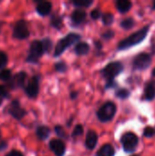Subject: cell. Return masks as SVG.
Masks as SVG:
<instances>
[{"label": "cell", "mask_w": 155, "mask_h": 156, "mask_svg": "<svg viewBox=\"0 0 155 156\" xmlns=\"http://www.w3.org/2000/svg\"><path fill=\"white\" fill-rule=\"evenodd\" d=\"M90 46L86 42H80L76 45L75 47V52L78 55H86L89 53Z\"/></svg>", "instance_id": "cell-20"}, {"label": "cell", "mask_w": 155, "mask_h": 156, "mask_svg": "<svg viewBox=\"0 0 155 156\" xmlns=\"http://www.w3.org/2000/svg\"><path fill=\"white\" fill-rule=\"evenodd\" d=\"M98 143V135L94 131H90L87 134V138H86V146L88 149L92 150L95 148L96 144Z\"/></svg>", "instance_id": "cell-14"}, {"label": "cell", "mask_w": 155, "mask_h": 156, "mask_svg": "<svg viewBox=\"0 0 155 156\" xmlns=\"http://www.w3.org/2000/svg\"><path fill=\"white\" fill-rule=\"evenodd\" d=\"M152 62V58L147 53H141L138 55L133 61V68L135 69H145Z\"/></svg>", "instance_id": "cell-11"}, {"label": "cell", "mask_w": 155, "mask_h": 156, "mask_svg": "<svg viewBox=\"0 0 155 156\" xmlns=\"http://www.w3.org/2000/svg\"><path fill=\"white\" fill-rule=\"evenodd\" d=\"M12 72H11V69H4L0 71V80L5 81V82H7L10 80V79L12 78Z\"/></svg>", "instance_id": "cell-21"}, {"label": "cell", "mask_w": 155, "mask_h": 156, "mask_svg": "<svg viewBox=\"0 0 155 156\" xmlns=\"http://www.w3.org/2000/svg\"><path fill=\"white\" fill-rule=\"evenodd\" d=\"M134 26V20L132 18H126L124 20H122V27L124 29H130Z\"/></svg>", "instance_id": "cell-26"}, {"label": "cell", "mask_w": 155, "mask_h": 156, "mask_svg": "<svg viewBox=\"0 0 155 156\" xmlns=\"http://www.w3.org/2000/svg\"><path fill=\"white\" fill-rule=\"evenodd\" d=\"M138 143H139L138 137L132 133H127L122 138V144L123 149L127 153L134 152L138 145Z\"/></svg>", "instance_id": "cell-8"}, {"label": "cell", "mask_w": 155, "mask_h": 156, "mask_svg": "<svg viewBox=\"0 0 155 156\" xmlns=\"http://www.w3.org/2000/svg\"><path fill=\"white\" fill-rule=\"evenodd\" d=\"M45 51H44L42 42L40 40H34L30 45L29 52L26 60L28 63H33V64L37 63L39 58L42 57Z\"/></svg>", "instance_id": "cell-3"}, {"label": "cell", "mask_w": 155, "mask_h": 156, "mask_svg": "<svg viewBox=\"0 0 155 156\" xmlns=\"http://www.w3.org/2000/svg\"><path fill=\"white\" fill-rule=\"evenodd\" d=\"M29 29L27 27V24L25 20H18L14 26L13 28V37L23 40L29 37Z\"/></svg>", "instance_id": "cell-7"}, {"label": "cell", "mask_w": 155, "mask_h": 156, "mask_svg": "<svg viewBox=\"0 0 155 156\" xmlns=\"http://www.w3.org/2000/svg\"><path fill=\"white\" fill-rule=\"evenodd\" d=\"M43 48H44V51L45 52H49L52 48V41L49 38H44L43 40H41Z\"/></svg>", "instance_id": "cell-27"}, {"label": "cell", "mask_w": 155, "mask_h": 156, "mask_svg": "<svg viewBox=\"0 0 155 156\" xmlns=\"http://www.w3.org/2000/svg\"><path fill=\"white\" fill-rule=\"evenodd\" d=\"M25 92L28 98L34 99L39 92V76H33L27 82Z\"/></svg>", "instance_id": "cell-10"}, {"label": "cell", "mask_w": 155, "mask_h": 156, "mask_svg": "<svg viewBox=\"0 0 155 156\" xmlns=\"http://www.w3.org/2000/svg\"><path fill=\"white\" fill-rule=\"evenodd\" d=\"M152 49H153V52H155V39H154V41H153V43Z\"/></svg>", "instance_id": "cell-38"}, {"label": "cell", "mask_w": 155, "mask_h": 156, "mask_svg": "<svg viewBox=\"0 0 155 156\" xmlns=\"http://www.w3.org/2000/svg\"><path fill=\"white\" fill-rule=\"evenodd\" d=\"M116 113V105L113 102H106L98 111V118L102 122H107L112 120Z\"/></svg>", "instance_id": "cell-4"}, {"label": "cell", "mask_w": 155, "mask_h": 156, "mask_svg": "<svg viewBox=\"0 0 155 156\" xmlns=\"http://www.w3.org/2000/svg\"><path fill=\"white\" fill-rule=\"evenodd\" d=\"M90 16L93 19H98L100 16V11L99 9H94L91 13H90Z\"/></svg>", "instance_id": "cell-33"}, {"label": "cell", "mask_w": 155, "mask_h": 156, "mask_svg": "<svg viewBox=\"0 0 155 156\" xmlns=\"http://www.w3.org/2000/svg\"><path fill=\"white\" fill-rule=\"evenodd\" d=\"M9 98H10V94H9V91L7 90L6 86L0 85V105L3 103L4 100L9 99Z\"/></svg>", "instance_id": "cell-22"}, {"label": "cell", "mask_w": 155, "mask_h": 156, "mask_svg": "<svg viewBox=\"0 0 155 156\" xmlns=\"http://www.w3.org/2000/svg\"><path fill=\"white\" fill-rule=\"evenodd\" d=\"M6 112L14 119L18 121L22 120L26 114V112L21 107L20 101L18 100H13L10 102V104L6 107Z\"/></svg>", "instance_id": "cell-6"}, {"label": "cell", "mask_w": 155, "mask_h": 156, "mask_svg": "<svg viewBox=\"0 0 155 156\" xmlns=\"http://www.w3.org/2000/svg\"><path fill=\"white\" fill-rule=\"evenodd\" d=\"M7 147V143L4 140H0V152L5 150Z\"/></svg>", "instance_id": "cell-36"}, {"label": "cell", "mask_w": 155, "mask_h": 156, "mask_svg": "<svg viewBox=\"0 0 155 156\" xmlns=\"http://www.w3.org/2000/svg\"><path fill=\"white\" fill-rule=\"evenodd\" d=\"M102 22L104 23V25H107V26L112 24V22H113V15L110 14V13H107V14L103 15Z\"/></svg>", "instance_id": "cell-28"}, {"label": "cell", "mask_w": 155, "mask_h": 156, "mask_svg": "<svg viewBox=\"0 0 155 156\" xmlns=\"http://www.w3.org/2000/svg\"><path fill=\"white\" fill-rule=\"evenodd\" d=\"M153 9H155V2L153 3Z\"/></svg>", "instance_id": "cell-41"}, {"label": "cell", "mask_w": 155, "mask_h": 156, "mask_svg": "<svg viewBox=\"0 0 155 156\" xmlns=\"http://www.w3.org/2000/svg\"><path fill=\"white\" fill-rule=\"evenodd\" d=\"M83 133V127L81 125H77L73 131V136H79Z\"/></svg>", "instance_id": "cell-32"}, {"label": "cell", "mask_w": 155, "mask_h": 156, "mask_svg": "<svg viewBox=\"0 0 155 156\" xmlns=\"http://www.w3.org/2000/svg\"><path fill=\"white\" fill-rule=\"evenodd\" d=\"M114 154L115 150L113 146L111 144H105L99 150L97 156H114Z\"/></svg>", "instance_id": "cell-17"}, {"label": "cell", "mask_w": 155, "mask_h": 156, "mask_svg": "<svg viewBox=\"0 0 155 156\" xmlns=\"http://www.w3.org/2000/svg\"><path fill=\"white\" fill-rule=\"evenodd\" d=\"M116 96L121 99H127L130 96V91L126 89H121L116 92Z\"/></svg>", "instance_id": "cell-29"}, {"label": "cell", "mask_w": 155, "mask_h": 156, "mask_svg": "<svg viewBox=\"0 0 155 156\" xmlns=\"http://www.w3.org/2000/svg\"><path fill=\"white\" fill-rule=\"evenodd\" d=\"M144 95H145V99L147 101H153L155 98V81H150L146 87H145V90H144Z\"/></svg>", "instance_id": "cell-15"}, {"label": "cell", "mask_w": 155, "mask_h": 156, "mask_svg": "<svg viewBox=\"0 0 155 156\" xmlns=\"http://www.w3.org/2000/svg\"><path fill=\"white\" fill-rule=\"evenodd\" d=\"M80 38V36L79 34H75V33H70L69 35H67L65 37H63L62 39H60L56 48H55V51H54V56L55 57H58L60 56L66 48H68L69 47H70L71 45L75 44L77 41H79Z\"/></svg>", "instance_id": "cell-2"}, {"label": "cell", "mask_w": 155, "mask_h": 156, "mask_svg": "<svg viewBox=\"0 0 155 156\" xmlns=\"http://www.w3.org/2000/svg\"><path fill=\"white\" fill-rule=\"evenodd\" d=\"M26 80V73L25 71H19L12 76L9 81H7V86L11 90H16L19 88H23L25 86V82Z\"/></svg>", "instance_id": "cell-9"}, {"label": "cell", "mask_w": 155, "mask_h": 156, "mask_svg": "<svg viewBox=\"0 0 155 156\" xmlns=\"http://www.w3.org/2000/svg\"><path fill=\"white\" fill-rule=\"evenodd\" d=\"M7 61H8V58H7L6 53H5L4 51H0V69L1 70L5 69Z\"/></svg>", "instance_id": "cell-24"}, {"label": "cell", "mask_w": 155, "mask_h": 156, "mask_svg": "<svg viewBox=\"0 0 155 156\" xmlns=\"http://www.w3.org/2000/svg\"><path fill=\"white\" fill-rule=\"evenodd\" d=\"M50 150L57 156H63L66 151L65 144L59 139H53L49 142Z\"/></svg>", "instance_id": "cell-12"}, {"label": "cell", "mask_w": 155, "mask_h": 156, "mask_svg": "<svg viewBox=\"0 0 155 156\" xmlns=\"http://www.w3.org/2000/svg\"><path fill=\"white\" fill-rule=\"evenodd\" d=\"M5 156H24V154L20 152V151H17V150H12L10 151Z\"/></svg>", "instance_id": "cell-34"}, {"label": "cell", "mask_w": 155, "mask_h": 156, "mask_svg": "<svg viewBox=\"0 0 155 156\" xmlns=\"http://www.w3.org/2000/svg\"><path fill=\"white\" fill-rule=\"evenodd\" d=\"M134 156H135V155H134Z\"/></svg>", "instance_id": "cell-43"}, {"label": "cell", "mask_w": 155, "mask_h": 156, "mask_svg": "<svg viewBox=\"0 0 155 156\" xmlns=\"http://www.w3.org/2000/svg\"><path fill=\"white\" fill-rule=\"evenodd\" d=\"M92 3H93V1H91V0H77V1H73V4L78 7H88Z\"/></svg>", "instance_id": "cell-25"}, {"label": "cell", "mask_w": 155, "mask_h": 156, "mask_svg": "<svg viewBox=\"0 0 155 156\" xmlns=\"http://www.w3.org/2000/svg\"><path fill=\"white\" fill-rule=\"evenodd\" d=\"M143 135H144L145 137H148V138H150V137H153V136H154V135H155V129L152 128V127H146V128L144 129V132H143Z\"/></svg>", "instance_id": "cell-31"}, {"label": "cell", "mask_w": 155, "mask_h": 156, "mask_svg": "<svg viewBox=\"0 0 155 156\" xmlns=\"http://www.w3.org/2000/svg\"><path fill=\"white\" fill-rule=\"evenodd\" d=\"M86 18V12L81 9H77L72 13L71 19L75 24H80L82 23Z\"/></svg>", "instance_id": "cell-16"}, {"label": "cell", "mask_w": 155, "mask_h": 156, "mask_svg": "<svg viewBox=\"0 0 155 156\" xmlns=\"http://www.w3.org/2000/svg\"><path fill=\"white\" fill-rule=\"evenodd\" d=\"M55 68H56V70L58 71V72H64V71L67 70V65L62 61H59V62L56 63Z\"/></svg>", "instance_id": "cell-30"}, {"label": "cell", "mask_w": 155, "mask_h": 156, "mask_svg": "<svg viewBox=\"0 0 155 156\" xmlns=\"http://www.w3.org/2000/svg\"><path fill=\"white\" fill-rule=\"evenodd\" d=\"M153 77H155V69H153Z\"/></svg>", "instance_id": "cell-40"}, {"label": "cell", "mask_w": 155, "mask_h": 156, "mask_svg": "<svg viewBox=\"0 0 155 156\" xmlns=\"http://www.w3.org/2000/svg\"><path fill=\"white\" fill-rule=\"evenodd\" d=\"M76 96H77V93H76V92H75V93H74V92L71 93V98H76Z\"/></svg>", "instance_id": "cell-39"}, {"label": "cell", "mask_w": 155, "mask_h": 156, "mask_svg": "<svg viewBox=\"0 0 155 156\" xmlns=\"http://www.w3.org/2000/svg\"><path fill=\"white\" fill-rule=\"evenodd\" d=\"M132 3L128 0H120L117 2V8L122 13H126L132 8Z\"/></svg>", "instance_id": "cell-19"}, {"label": "cell", "mask_w": 155, "mask_h": 156, "mask_svg": "<svg viewBox=\"0 0 155 156\" xmlns=\"http://www.w3.org/2000/svg\"><path fill=\"white\" fill-rule=\"evenodd\" d=\"M0 140H1V132H0Z\"/></svg>", "instance_id": "cell-42"}, {"label": "cell", "mask_w": 155, "mask_h": 156, "mask_svg": "<svg viewBox=\"0 0 155 156\" xmlns=\"http://www.w3.org/2000/svg\"><path fill=\"white\" fill-rule=\"evenodd\" d=\"M55 131H56V133L59 136V137H64L65 136V133H64V130L59 127V126H57L55 128Z\"/></svg>", "instance_id": "cell-35"}, {"label": "cell", "mask_w": 155, "mask_h": 156, "mask_svg": "<svg viewBox=\"0 0 155 156\" xmlns=\"http://www.w3.org/2000/svg\"><path fill=\"white\" fill-rule=\"evenodd\" d=\"M36 133H37V138L39 140H42L43 141V140L48 139V137L50 134V130L47 126H39V127H37Z\"/></svg>", "instance_id": "cell-18"}, {"label": "cell", "mask_w": 155, "mask_h": 156, "mask_svg": "<svg viewBox=\"0 0 155 156\" xmlns=\"http://www.w3.org/2000/svg\"><path fill=\"white\" fill-rule=\"evenodd\" d=\"M113 35H114V33H113L112 31L109 30V31H107L106 33H104L102 36H103V37H104V38H107V39H109V38L112 37V36H113Z\"/></svg>", "instance_id": "cell-37"}, {"label": "cell", "mask_w": 155, "mask_h": 156, "mask_svg": "<svg viewBox=\"0 0 155 156\" xmlns=\"http://www.w3.org/2000/svg\"><path fill=\"white\" fill-rule=\"evenodd\" d=\"M51 8H52V4L48 1H40L37 5V12L44 16H47L50 13L51 11Z\"/></svg>", "instance_id": "cell-13"}, {"label": "cell", "mask_w": 155, "mask_h": 156, "mask_svg": "<svg viewBox=\"0 0 155 156\" xmlns=\"http://www.w3.org/2000/svg\"><path fill=\"white\" fill-rule=\"evenodd\" d=\"M123 69V66L119 61H114L108 64L105 69L102 70V74L104 78L108 81H112L115 77H117Z\"/></svg>", "instance_id": "cell-5"}, {"label": "cell", "mask_w": 155, "mask_h": 156, "mask_svg": "<svg viewBox=\"0 0 155 156\" xmlns=\"http://www.w3.org/2000/svg\"><path fill=\"white\" fill-rule=\"evenodd\" d=\"M148 32H149V27H144L143 28L140 29L139 31L132 34L130 37H128L127 38L122 40L119 43L118 49H120V50L127 49V48H129L131 47H133V46L139 44L140 42H142L145 38Z\"/></svg>", "instance_id": "cell-1"}, {"label": "cell", "mask_w": 155, "mask_h": 156, "mask_svg": "<svg viewBox=\"0 0 155 156\" xmlns=\"http://www.w3.org/2000/svg\"><path fill=\"white\" fill-rule=\"evenodd\" d=\"M51 26L54 27L55 28H60L62 27V19L58 15H53L51 17Z\"/></svg>", "instance_id": "cell-23"}]
</instances>
